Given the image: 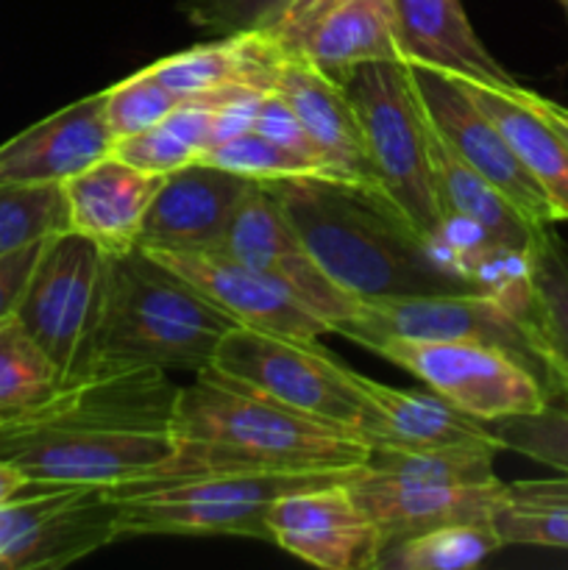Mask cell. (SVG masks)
<instances>
[{
  "instance_id": "1",
  "label": "cell",
  "mask_w": 568,
  "mask_h": 570,
  "mask_svg": "<svg viewBox=\"0 0 568 570\" xmlns=\"http://www.w3.org/2000/svg\"><path fill=\"white\" fill-rule=\"evenodd\" d=\"M178 384L156 365H111L0 417V460L33 484L117 488L176 456Z\"/></svg>"
},
{
  "instance_id": "2",
  "label": "cell",
  "mask_w": 568,
  "mask_h": 570,
  "mask_svg": "<svg viewBox=\"0 0 568 570\" xmlns=\"http://www.w3.org/2000/svg\"><path fill=\"white\" fill-rule=\"evenodd\" d=\"M262 184L321 271L356 301L482 293L379 189L326 176Z\"/></svg>"
},
{
  "instance_id": "3",
  "label": "cell",
  "mask_w": 568,
  "mask_h": 570,
  "mask_svg": "<svg viewBox=\"0 0 568 570\" xmlns=\"http://www.w3.org/2000/svg\"><path fill=\"white\" fill-rule=\"evenodd\" d=\"M176 438L178 451L167 465L362 468L371 454L354 429L293 410L215 367L178 390Z\"/></svg>"
},
{
  "instance_id": "4",
  "label": "cell",
  "mask_w": 568,
  "mask_h": 570,
  "mask_svg": "<svg viewBox=\"0 0 568 570\" xmlns=\"http://www.w3.org/2000/svg\"><path fill=\"white\" fill-rule=\"evenodd\" d=\"M360 468H267L209 462L165 465L111 490L120 538H254L271 543L273 501L343 482Z\"/></svg>"
},
{
  "instance_id": "5",
  "label": "cell",
  "mask_w": 568,
  "mask_h": 570,
  "mask_svg": "<svg viewBox=\"0 0 568 570\" xmlns=\"http://www.w3.org/2000/svg\"><path fill=\"white\" fill-rule=\"evenodd\" d=\"M237 323L139 245L104 250L95 365H156L200 373ZM92 365V367H95Z\"/></svg>"
},
{
  "instance_id": "6",
  "label": "cell",
  "mask_w": 568,
  "mask_h": 570,
  "mask_svg": "<svg viewBox=\"0 0 568 570\" xmlns=\"http://www.w3.org/2000/svg\"><path fill=\"white\" fill-rule=\"evenodd\" d=\"M345 92L360 115L379 189L423 237L438 243L443 209L429 159L427 111L410 65L371 61L356 67Z\"/></svg>"
},
{
  "instance_id": "7",
  "label": "cell",
  "mask_w": 568,
  "mask_h": 570,
  "mask_svg": "<svg viewBox=\"0 0 568 570\" xmlns=\"http://www.w3.org/2000/svg\"><path fill=\"white\" fill-rule=\"evenodd\" d=\"M100 306L104 248L70 228L53 234L33 265L14 317L50 356L61 384L92 371Z\"/></svg>"
},
{
  "instance_id": "8",
  "label": "cell",
  "mask_w": 568,
  "mask_h": 570,
  "mask_svg": "<svg viewBox=\"0 0 568 570\" xmlns=\"http://www.w3.org/2000/svg\"><path fill=\"white\" fill-rule=\"evenodd\" d=\"M209 367L293 410L360 432L365 410L360 373L329 354L317 340L287 337L237 323L221 340Z\"/></svg>"
},
{
  "instance_id": "9",
  "label": "cell",
  "mask_w": 568,
  "mask_h": 570,
  "mask_svg": "<svg viewBox=\"0 0 568 570\" xmlns=\"http://www.w3.org/2000/svg\"><path fill=\"white\" fill-rule=\"evenodd\" d=\"M368 351L404 367L432 393L482 423L535 412L549 393L532 367L488 343L390 337Z\"/></svg>"
},
{
  "instance_id": "10",
  "label": "cell",
  "mask_w": 568,
  "mask_h": 570,
  "mask_svg": "<svg viewBox=\"0 0 568 570\" xmlns=\"http://www.w3.org/2000/svg\"><path fill=\"white\" fill-rule=\"evenodd\" d=\"M120 540L109 488L28 484L0 507V570H59Z\"/></svg>"
},
{
  "instance_id": "11",
  "label": "cell",
  "mask_w": 568,
  "mask_h": 570,
  "mask_svg": "<svg viewBox=\"0 0 568 570\" xmlns=\"http://www.w3.org/2000/svg\"><path fill=\"white\" fill-rule=\"evenodd\" d=\"M334 334L371 348L379 340H471L510 351L532 367L546 384L543 362L527 323L501 301L484 293L415 295V298L362 301L360 309L340 323Z\"/></svg>"
},
{
  "instance_id": "12",
  "label": "cell",
  "mask_w": 568,
  "mask_h": 570,
  "mask_svg": "<svg viewBox=\"0 0 568 570\" xmlns=\"http://www.w3.org/2000/svg\"><path fill=\"white\" fill-rule=\"evenodd\" d=\"M215 250L276 282L306 309L326 321L332 332L362 304L321 271L262 181L251 184L248 195L234 212L226 237Z\"/></svg>"
},
{
  "instance_id": "13",
  "label": "cell",
  "mask_w": 568,
  "mask_h": 570,
  "mask_svg": "<svg viewBox=\"0 0 568 570\" xmlns=\"http://www.w3.org/2000/svg\"><path fill=\"white\" fill-rule=\"evenodd\" d=\"M410 70L423 109H427L429 120L438 126V131L443 134L445 142L479 176L488 178L535 228L555 226L557 217L551 209V200L546 198L532 173L518 159L499 126L479 109L477 100L462 89V83L454 76H445L432 67L410 65Z\"/></svg>"
},
{
  "instance_id": "14",
  "label": "cell",
  "mask_w": 568,
  "mask_h": 570,
  "mask_svg": "<svg viewBox=\"0 0 568 570\" xmlns=\"http://www.w3.org/2000/svg\"><path fill=\"white\" fill-rule=\"evenodd\" d=\"M267 532L278 549L326 570H371L384 554L382 532L356 504L349 479L276 499Z\"/></svg>"
},
{
  "instance_id": "15",
  "label": "cell",
  "mask_w": 568,
  "mask_h": 570,
  "mask_svg": "<svg viewBox=\"0 0 568 570\" xmlns=\"http://www.w3.org/2000/svg\"><path fill=\"white\" fill-rule=\"evenodd\" d=\"M148 254L165 262L239 326L306 340L332 334V326L306 309L287 289L221 250H148Z\"/></svg>"
},
{
  "instance_id": "16",
  "label": "cell",
  "mask_w": 568,
  "mask_h": 570,
  "mask_svg": "<svg viewBox=\"0 0 568 570\" xmlns=\"http://www.w3.org/2000/svg\"><path fill=\"white\" fill-rule=\"evenodd\" d=\"M254 178L193 161L161 178L139 228L145 250H215Z\"/></svg>"
},
{
  "instance_id": "17",
  "label": "cell",
  "mask_w": 568,
  "mask_h": 570,
  "mask_svg": "<svg viewBox=\"0 0 568 570\" xmlns=\"http://www.w3.org/2000/svg\"><path fill=\"white\" fill-rule=\"evenodd\" d=\"M111 148L104 92L89 95L0 145V184H65Z\"/></svg>"
},
{
  "instance_id": "18",
  "label": "cell",
  "mask_w": 568,
  "mask_h": 570,
  "mask_svg": "<svg viewBox=\"0 0 568 570\" xmlns=\"http://www.w3.org/2000/svg\"><path fill=\"white\" fill-rule=\"evenodd\" d=\"M505 484H401L371 476L365 468L349 479L356 504L382 532L384 549L445 523H493Z\"/></svg>"
},
{
  "instance_id": "19",
  "label": "cell",
  "mask_w": 568,
  "mask_h": 570,
  "mask_svg": "<svg viewBox=\"0 0 568 570\" xmlns=\"http://www.w3.org/2000/svg\"><path fill=\"white\" fill-rule=\"evenodd\" d=\"M362 423L360 434L371 449H457L496 445L488 426L440 399L432 390H399L360 373Z\"/></svg>"
},
{
  "instance_id": "20",
  "label": "cell",
  "mask_w": 568,
  "mask_h": 570,
  "mask_svg": "<svg viewBox=\"0 0 568 570\" xmlns=\"http://www.w3.org/2000/svg\"><path fill=\"white\" fill-rule=\"evenodd\" d=\"M393 26L404 65L432 67L499 89L518 87L477 37L460 0H393Z\"/></svg>"
},
{
  "instance_id": "21",
  "label": "cell",
  "mask_w": 568,
  "mask_h": 570,
  "mask_svg": "<svg viewBox=\"0 0 568 570\" xmlns=\"http://www.w3.org/2000/svg\"><path fill=\"white\" fill-rule=\"evenodd\" d=\"M161 178L165 176L159 173L139 170L109 154L61 184L67 228L89 237L104 250L131 248Z\"/></svg>"
},
{
  "instance_id": "22",
  "label": "cell",
  "mask_w": 568,
  "mask_h": 570,
  "mask_svg": "<svg viewBox=\"0 0 568 570\" xmlns=\"http://www.w3.org/2000/svg\"><path fill=\"white\" fill-rule=\"evenodd\" d=\"M273 92L295 111L301 126L306 128V134L315 139V145L323 150L329 165L345 181H356L379 189L371 159H368L360 115H356L343 83L323 76L306 59H287L282 72H278Z\"/></svg>"
},
{
  "instance_id": "23",
  "label": "cell",
  "mask_w": 568,
  "mask_h": 570,
  "mask_svg": "<svg viewBox=\"0 0 568 570\" xmlns=\"http://www.w3.org/2000/svg\"><path fill=\"white\" fill-rule=\"evenodd\" d=\"M287 59L262 31H239L165 56L145 70L182 98L234 87L273 92Z\"/></svg>"
},
{
  "instance_id": "24",
  "label": "cell",
  "mask_w": 568,
  "mask_h": 570,
  "mask_svg": "<svg viewBox=\"0 0 568 570\" xmlns=\"http://www.w3.org/2000/svg\"><path fill=\"white\" fill-rule=\"evenodd\" d=\"M427 111V109H423ZM427 137H429V159H432L434 187H438L440 209L445 217H460L471 220L488 234L493 243L507 248L532 250L535 237L540 228H535L521 212L488 181L479 176L438 131L427 115Z\"/></svg>"
},
{
  "instance_id": "25",
  "label": "cell",
  "mask_w": 568,
  "mask_h": 570,
  "mask_svg": "<svg viewBox=\"0 0 568 570\" xmlns=\"http://www.w3.org/2000/svg\"><path fill=\"white\" fill-rule=\"evenodd\" d=\"M479 109L499 126L510 148L523 161L546 198L551 200L557 220H568V145L560 134L518 95V87L499 89L490 83L457 78Z\"/></svg>"
},
{
  "instance_id": "26",
  "label": "cell",
  "mask_w": 568,
  "mask_h": 570,
  "mask_svg": "<svg viewBox=\"0 0 568 570\" xmlns=\"http://www.w3.org/2000/svg\"><path fill=\"white\" fill-rule=\"evenodd\" d=\"M304 59L343 87L356 67L371 61H401L393 0H343L312 33Z\"/></svg>"
},
{
  "instance_id": "27",
  "label": "cell",
  "mask_w": 568,
  "mask_h": 570,
  "mask_svg": "<svg viewBox=\"0 0 568 570\" xmlns=\"http://www.w3.org/2000/svg\"><path fill=\"white\" fill-rule=\"evenodd\" d=\"M529 304L523 312L546 371V390L568 393V243L540 228L529 254Z\"/></svg>"
},
{
  "instance_id": "28",
  "label": "cell",
  "mask_w": 568,
  "mask_h": 570,
  "mask_svg": "<svg viewBox=\"0 0 568 570\" xmlns=\"http://www.w3.org/2000/svg\"><path fill=\"white\" fill-rule=\"evenodd\" d=\"M237 92H243V89L234 87L187 95L165 120L115 142L111 156L139 167V170L159 173V176L193 165L209 148L212 122H215L217 109Z\"/></svg>"
},
{
  "instance_id": "29",
  "label": "cell",
  "mask_w": 568,
  "mask_h": 570,
  "mask_svg": "<svg viewBox=\"0 0 568 570\" xmlns=\"http://www.w3.org/2000/svg\"><path fill=\"white\" fill-rule=\"evenodd\" d=\"M501 546H538L568 551V476L523 479L505 484L493 515Z\"/></svg>"
},
{
  "instance_id": "30",
  "label": "cell",
  "mask_w": 568,
  "mask_h": 570,
  "mask_svg": "<svg viewBox=\"0 0 568 570\" xmlns=\"http://www.w3.org/2000/svg\"><path fill=\"white\" fill-rule=\"evenodd\" d=\"M496 445L457 449H371L365 468L371 476L401 484H488L496 482Z\"/></svg>"
},
{
  "instance_id": "31",
  "label": "cell",
  "mask_w": 568,
  "mask_h": 570,
  "mask_svg": "<svg viewBox=\"0 0 568 570\" xmlns=\"http://www.w3.org/2000/svg\"><path fill=\"white\" fill-rule=\"evenodd\" d=\"M505 549L493 523H445L399 540L384 549L379 568L393 570H468Z\"/></svg>"
},
{
  "instance_id": "32",
  "label": "cell",
  "mask_w": 568,
  "mask_h": 570,
  "mask_svg": "<svg viewBox=\"0 0 568 570\" xmlns=\"http://www.w3.org/2000/svg\"><path fill=\"white\" fill-rule=\"evenodd\" d=\"M61 376L14 315L0 321V417L50 399Z\"/></svg>"
},
{
  "instance_id": "33",
  "label": "cell",
  "mask_w": 568,
  "mask_h": 570,
  "mask_svg": "<svg viewBox=\"0 0 568 570\" xmlns=\"http://www.w3.org/2000/svg\"><path fill=\"white\" fill-rule=\"evenodd\" d=\"M501 451H516L568 476V393L549 390L535 412L484 423Z\"/></svg>"
},
{
  "instance_id": "34",
  "label": "cell",
  "mask_w": 568,
  "mask_h": 570,
  "mask_svg": "<svg viewBox=\"0 0 568 570\" xmlns=\"http://www.w3.org/2000/svg\"><path fill=\"white\" fill-rule=\"evenodd\" d=\"M67 232L61 184H0V256Z\"/></svg>"
},
{
  "instance_id": "35",
  "label": "cell",
  "mask_w": 568,
  "mask_h": 570,
  "mask_svg": "<svg viewBox=\"0 0 568 570\" xmlns=\"http://www.w3.org/2000/svg\"><path fill=\"white\" fill-rule=\"evenodd\" d=\"M195 161H204V165L254 178V181H273V178L293 176H326L315 161L282 148V145H276L265 134L254 131V128L239 134V137L226 139L221 145H212Z\"/></svg>"
},
{
  "instance_id": "36",
  "label": "cell",
  "mask_w": 568,
  "mask_h": 570,
  "mask_svg": "<svg viewBox=\"0 0 568 570\" xmlns=\"http://www.w3.org/2000/svg\"><path fill=\"white\" fill-rule=\"evenodd\" d=\"M182 100V95L173 92L167 83H161L143 67L115 87L104 89L106 126H109L115 142H120V139L134 137V134L165 120Z\"/></svg>"
},
{
  "instance_id": "37",
  "label": "cell",
  "mask_w": 568,
  "mask_h": 570,
  "mask_svg": "<svg viewBox=\"0 0 568 570\" xmlns=\"http://www.w3.org/2000/svg\"><path fill=\"white\" fill-rule=\"evenodd\" d=\"M287 0H184V14L200 31L228 37L256 31L282 11Z\"/></svg>"
},
{
  "instance_id": "38",
  "label": "cell",
  "mask_w": 568,
  "mask_h": 570,
  "mask_svg": "<svg viewBox=\"0 0 568 570\" xmlns=\"http://www.w3.org/2000/svg\"><path fill=\"white\" fill-rule=\"evenodd\" d=\"M343 0H287L282 6L276 17L271 22H265L256 31L265 33L267 39L276 42V48L282 50L290 59H304L306 42L312 39V33L317 31L323 20L332 14Z\"/></svg>"
},
{
  "instance_id": "39",
  "label": "cell",
  "mask_w": 568,
  "mask_h": 570,
  "mask_svg": "<svg viewBox=\"0 0 568 570\" xmlns=\"http://www.w3.org/2000/svg\"><path fill=\"white\" fill-rule=\"evenodd\" d=\"M254 131L265 134L267 139H273V142L282 145V148H287V150H293V154L304 156V159L315 161V165L321 167L329 178H343L332 165H329V159L323 156V150L317 148L315 139L306 134V128L301 126V120L295 117V111L290 109V106L284 104L276 92H267L265 100H262L259 115H256V122H254Z\"/></svg>"
},
{
  "instance_id": "40",
  "label": "cell",
  "mask_w": 568,
  "mask_h": 570,
  "mask_svg": "<svg viewBox=\"0 0 568 570\" xmlns=\"http://www.w3.org/2000/svg\"><path fill=\"white\" fill-rule=\"evenodd\" d=\"M48 239L14 250V254L0 256V321L14 315L17 306H20L22 293H26L28 287V278H31L33 265H37L39 254H42Z\"/></svg>"
},
{
  "instance_id": "41",
  "label": "cell",
  "mask_w": 568,
  "mask_h": 570,
  "mask_svg": "<svg viewBox=\"0 0 568 570\" xmlns=\"http://www.w3.org/2000/svg\"><path fill=\"white\" fill-rule=\"evenodd\" d=\"M265 95L267 92H251V89H243V92H237L234 98H228L226 104L217 109L215 122H212L209 148L212 145H221L226 142V139H234L239 137V134L251 131Z\"/></svg>"
},
{
  "instance_id": "42",
  "label": "cell",
  "mask_w": 568,
  "mask_h": 570,
  "mask_svg": "<svg viewBox=\"0 0 568 570\" xmlns=\"http://www.w3.org/2000/svg\"><path fill=\"white\" fill-rule=\"evenodd\" d=\"M518 95H521V98L527 100V104L532 106V109L538 111V115L543 117V120L549 122L557 134H560L562 142L568 145V106L557 104V100H551V98H543V95L532 92V89H527V87H518Z\"/></svg>"
},
{
  "instance_id": "43",
  "label": "cell",
  "mask_w": 568,
  "mask_h": 570,
  "mask_svg": "<svg viewBox=\"0 0 568 570\" xmlns=\"http://www.w3.org/2000/svg\"><path fill=\"white\" fill-rule=\"evenodd\" d=\"M28 484H33V482H28V479L22 476V473L17 471L11 462L0 460V507H3L6 501L14 499V495H20Z\"/></svg>"
},
{
  "instance_id": "44",
  "label": "cell",
  "mask_w": 568,
  "mask_h": 570,
  "mask_svg": "<svg viewBox=\"0 0 568 570\" xmlns=\"http://www.w3.org/2000/svg\"><path fill=\"white\" fill-rule=\"evenodd\" d=\"M557 3L562 6V11H566V17H568V0H557Z\"/></svg>"
}]
</instances>
